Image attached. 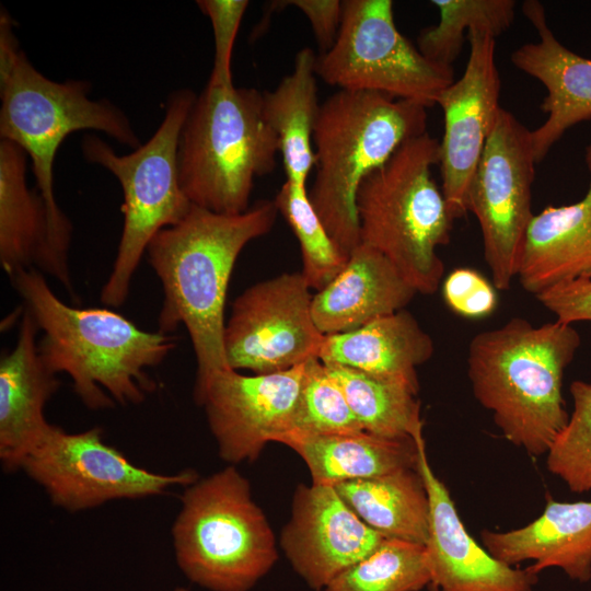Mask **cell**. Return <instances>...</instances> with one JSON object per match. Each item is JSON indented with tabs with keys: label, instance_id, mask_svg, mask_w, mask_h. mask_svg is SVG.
<instances>
[{
	"label": "cell",
	"instance_id": "6da1fadb",
	"mask_svg": "<svg viewBox=\"0 0 591 591\" xmlns=\"http://www.w3.org/2000/svg\"><path fill=\"white\" fill-rule=\"evenodd\" d=\"M277 213L274 200L256 201L239 215L192 205L181 221L159 231L148 245L149 264L163 289L158 331L186 328L197 363L194 391L229 368L223 349L229 281L243 248L271 230Z\"/></svg>",
	"mask_w": 591,
	"mask_h": 591
},
{
	"label": "cell",
	"instance_id": "7a4b0ae2",
	"mask_svg": "<svg viewBox=\"0 0 591 591\" xmlns=\"http://www.w3.org/2000/svg\"><path fill=\"white\" fill-rule=\"evenodd\" d=\"M10 279L43 333V361L53 373L70 376L73 392L89 409L137 405L155 391L149 369L175 349L176 336L143 331L111 309L68 305L36 268Z\"/></svg>",
	"mask_w": 591,
	"mask_h": 591
},
{
	"label": "cell",
	"instance_id": "3957f363",
	"mask_svg": "<svg viewBox=\"0 0 591 591\" xmlns=\"http://www.w3.org/2000/svg\"><path fill=\"white\" fill-rule=\"evenodd\" d=\"M90 85L57 82L30 61L7 13L0 19V136L20 146L32 160L36 189L47 209L53 278L73 293L69 267L72 224L54 193V162L62 141L78 130L101 131L121 144L140 141L128 117L108 101L89 97Z\"/></svg>",
	"mask_w": 591,
	"mask_h": 591
},
{
	"label": "cell",
	"instance_id": "277c9868",
	"mask_svg": "<svg viewBox=\"0 0 591 591\" xmlns=\"http://www.w3.org/2000/svg\"><path fill=\"white\" fill-rule=\"evenodd\" d=\"M580 341L572 324L535 326L513 317L470 343L467 375L475 398L491 412L503 437L530 455L546 454L568 422L563 378Z\"/></svg>",
	"mask_w": 591,
	"mask_h": 591
},
{
	"label": "cell",
	"instance_id": "5b68a950",
	"mask_svg": "<svg viewBox=\"0 0 591 591\" xmlns=\"http://www.w3.org/2000/svg\"><path fill=\"white\" fill-rule=\"evenodd\" d=\"M428 107L369 91L338 90L322 104L309 196L344 255L361 243L357 193L407 140L427 132Z\"/></svg>",
	"mask_w": 591,
	"mask_h": 591
},
{
	"label": "cell",
	"instance_id": "8992f818",
	"mask_svg": "<svg viewBox=\"0 0 591 591\" xmlns=\"http://www.w3.org/2000/svg\"><path fill=\"white\" fill-rule=\"evenodd\" d=\"M440 141L428 131L407 140L360 185L356 205L360 240L384 255L416 290L432 294L444 265L453 218L432 177Z\"/></svg>",
	"mask_w": 591,
	"mask_h": 591
},
{
	"label": "cell",
	"instance_id": "52a82bcc",
	"mask_svg": "<svg viewBox=\"0 0 591 591\" xmlns=\"http://www.w3.org/2000/svg\"><path fill=\"white\" fill-rule=\"evenodd\" d=\"M279 140L265 120L263 93L207 83L183 125L178 178L192 205L239 215L250 207L256 177L276 166Z\"/></svg>",
	"mask_w": 591,
	"mask_h": 591
},
{
	"label": "cell",
	"instance_id": "ba28073f",
	"mask_svg": "<svg viewBox=\"0 0 591 591\" xmlns=\"http://www.w3.org/2000/svg\"><path fill=\"white\" fill-rule=\"evenodd\" d=\"M171 534L179 570L209 591H248L278 559L270 524L234 465L185 486Z\"/></svg>",
	"mask_w": 591,
	"mask_h": 591
},
{
	"label": "cell",
	"instance_id": "9c48e42d",
	"mask_svg": "<svg viewBox=\"0 0 591 591\" xmlns=\"http://www.w3.org/2000/svg\"><path fill=\"white\" fill-rule=\"evenodd\" d=\"M196 94L188 89L172 92L164 118L143 144L119 155L94 135L83 137L81 149L86 161L109 171L120 183L124 202L123 231L117 254L101 290V301L121 306L131 279L154 235L176 224L192 208L178 178L179 135Z\"/></svg>",
	"mask_w": 591,
	"mask_h": 591
},
{
	"label": "cell",
	"instance_id": "30bf717a",
	"mask_svg": "<svg viewBox=\"0 0 591 591\" xmlns=\"http://www.w3.org/2000/svg\"><path fill=\"white\" fill-rule=\"evenodd\" d=\"M333 46L317 55L316 72L339 90L369 91L426 107L454 81L451 66L427 59L396 27L391 0H344Z\"/></svg>",
	"mask_w": 591,
	"mask_h": 591
},
{
	"label": "cell",
	"instance_id": "8fae6325",
	"mask_svg": "<svg viewBox=\"0 0 591 591\" xmlns=\"http://www.w3.org/2000/svg\"><path fill=\"white\" fill-rule=\"evenodd\" d=\"M21 470L54 506L70 512L113 500L164 495L199 478L193 470L161 474L136 465L104 441L100 427L70 433L51 424L26 454Z\"/></svg>",
	"mask_w": 591,
	"mask_h": 591
},
{
	"label": "cell",
	"instance_id": "7c38bea8",
	"mask_svg": "<svg viewBox=\"0 0 591 591\" xmlns=\"http://www.w3.org/2000/svg\"><path fill=\"white\" fill-rule=\"evenodd\" d=\"M537 164L532 130L500 108L467 190V211L476 217L494 287L510 288L530 221Z\"/></svg>",
	"mask_w": 591,
	"mask_h": 591
},
{
	"label": "cell",
	"instance_id": "4fadbf2b",
	"mask_svg": "<svg viewBox=\"0 0 591 591\" xmlns=\"http://www.w3.org/2000/svg\"><path fill=\"white\" fill-rule=\"evenodd\" d=\"M312 298L301 273H283L246 288L224 325L228 367L267 374L318 358L325 335L313 320Z\"/></svg>",
	"mask_w": 591,
	"mask_h": 591
},
{
	"label": "cell",
	"instance_id": "5bb4252c",
	"mask_svg": "<svg viewBox=\"0 0 591 591\" xmlns=\"http://www.w3.org/2000/svg\"><path fill=\"white\" fill-rule=\"evenodd\" d=\"M306 362L267 374L223 369L194 391L219 455L229 465L255 461L268 442L290 430Z\"/></svg>",
	"mask_w": 591,
	"mask_h": 591
},
{
	"label": "cell",
	"instance_id": "9a60e30c",
	"mask_svg": "<svg viewBox=\"0 0 591 591\" xmlns=\"http://www.w3.org/2000/svg\"><path fill=\"white\" fill-rule=\"evenodd\" d=\"M470 56L462 77L440 94L444 132L439 165L451 217L467 212V190L500 105V76L495 60L496 37L479 27L467 34Z\"/></svg>",
	"mask_w": 591,
	"mask_h": 591
},
{
	"label": "cell",
	"instance_id": "2e32d148",
	"mask_svg": "<svg viewBox=\"0 0 591 591\" xmlns=\"http://www.w3.org/2000/svg\"><path fill=\"white\" fill-rule=\"evenodd\" d=\"M384 540L350 509L333 485L312 483L294 490L280 547L293 570L311 589L320 591Z\"/></svg>",
	"mask_w": 591,
	"mask_h": 591
},
{
	"label": "cell",
	"instance_id": "e0dca14e",
	"mask_svg": "<svg viewBox=\"0 0 591 591\" xmlns=\"http://www.w3.org/2000/svg\"><path fill=\"white\" fill-rule=\"evenodd\" d=\"M415 441L417 470L430 506L425 544L430 587L436 591H533L537 573L497 560L468 534L448 488L429 464L424 436Z\"/></svg>",
	"mask_w": 591,
	"mask_h": 591
},
{
	"label": "cell",
	"instance_id": "ac0fdd59",
	"mask_svg": "<svg viewBox=\"0 0 591 591\" xmlns=\"http://www.w3.org/2000/svg\"><path fill=\"white\" fill-rule=\"evenodd\" d=\"M522 9L538 40L517 48L511 61L546 89L541 108L547 118L532 130L533 150L540 163L568 129L591 118V59L573 53L556 38L541 2L525 1Z\"/></svg>",
	"mask_w": 591,
	"mask_h": 591
},
{
	"label": "cell",
	"instance_id": "d6986e66",
	"mask_svg": "<svg viewBox=\"0 0 591 591\" xmlns=\"http://www.w3.org/2000/svg\"><path fill=\"white\" fill-rule=\"evenodd\" d=\"M38 331L24 309L16 344L0 360V461L7 473L21 470L49 428L44 408L60 385L38 352Z\"/></svg>",
	"mask_w": 591,
	"mask_h": 591
},
{
	"label": "cell",
	"instance_id": "ffe728a7",
	"mask_svg": "<svg viewBox=\"0 0 591 591\" xmlns=\"http://www.w3.org/2000/svg\"><path fill=\"white\" fill-rule=\"evenodd\" d=\"M417 294L395 266L360 243L339 274L312 298V316L323 335L354 331L397 312Z\"/></svg>",
	"mask_w": 591,
	"mask_h": 591
},
{
	"label": "cell",
	"instance_id": "44dd1931",
	"mask_svg": "<svg viewBox=\"0 0 591 591\" xmlns=\"http://www.w3.org/2000/svg\"><path fill=\"white\" fill-rule=\"evenodd\" d=\"M485 549L513 566L524 560L535 573L557 567L573 580L591 579V501L561 502L547 498L543 513L507 532L483 531Z\"/></svg>",
	"mask_w": 591,
	"mask_h": 591
},
{
	"label": "cell",
	"instance_id": "7402d4cb",
	"mask_svg": "<svg viewBox=\"0 0 591 591\" xmlns=\"http://www.w3.org/2000/svg\"><path fill=\"white\" fill-rule=\"evenodd\" d=\"M590 184L566 206H548L526 229L517 276L524 290L538 293L566 281L591 278V143L586 149Z\"/></svg>",
	"mask_w": 591,
	"mask_h": 591
},
{
	"label": "cell",
	"instance_id": "603a6c76",
	"mask_svg": "<svg viewBox=\"0 0 591 591\" xmlns=\"http://www.w3.org/2000/svg\"><path fill=\"white\" fill-rule=\"evenodd\" d=\"M433 351L430 335L403 309L354 331L326 335L318 359L402 382L418 393L417 367Z\"/></svg>",
	"mask_w": 591,
	"mask_h": 591
},
{
	"label": "cell",
	"instance_id": "cb8c5ba5",
	"mask_svg": "<svg viewBox=\"0 0 591 591\" xmlns=\"http://www.w3.org/2000/svg\"><path fill=\"white\" fill-rule=\"evenodd\" d=\"M27 153L0 141V263L11 278L36 268L50 275L51 256L46 205L26 183Z\"/></svg>",
	"mask_w": 591,
	"mask_h": 591
},
{
	"label": "cell",
	"instance_id": "d4e9b609",
	"mask_svg": "<svg viewBox=\"0 0 591 591\" xmlns=\"http://www.w3.org/2000/svg\"><path fill=\"white\" fill-rule=\"evenodd\" d=\"M286 444L305 462L313 484L336 485L416 468L415 439H391L366 431L331 436L285 434Z\"/></svg>",
	"mask_w": 591,
	"mask_h": 591
},
{
	"label": "cell",
	"instance_id": "484cf974",
	"mask_svg": "<svg viewBox=\"0 0 591 591\" xmlns=\"http://www.w3.org/2000/svg\"><path fill=\"white\" fill-rule=\"evenodd\" d=\"M317 55L301 48L289 74L263 93L265 120L279 140L286 179L306 185L315 166L313 136L321 104L317 99Z\"/></svg>",
	"mask_w": 591,
	"mask_h": 591
},
{
	"label": "cell",
	"instance_id": "4316f807",
	"mask_svg": "<svg viewBox=\"0 0 591 591\" xmlns=\"http://www.w3.org/2000/svg\"><path fill=\"white\" fill-rule=\"evenodd\" d=\"M334 487L350 509L383 537L425 546L430 506L417 467Z\"/></svg>",
	"mask_w": 591,
	"mask_h": 591
},
{
	"label": "cell",
	"instance_id": "83f0119b",
	"mask_svg": "<svg viewBox=\"0 0 591 591\" xmlns=\"http://www.w3.org/2000/svg\"><path fill=\"white\" fill-rule=\"evenodd\" d=\"M363 431L391 439L422 434L420 402L406 384L341 366H326Z\"/></svg>",
	"mask_w": 591,
	"mask_h": 591
},
{
	"label": "cell",
	"instance_id": "f1b7e54d",
	"mask_svg": "<svg viewBox=\"0 0 591 591\" xmlns=\"http://www.w3.org/2000/svg\"><path fill=\"white\" fill-rule=\"evenodd\" d=\"M440 13L437 25L422 30L417 48L429 60L451 66L459 57L465 33L484 28L495 37L506 32L515 16L513 0H433Z\"/></svg>",
	"mask_w": 591,
	"mask_h": 591
},
{
	"label": "cell",
	"instance_id": "f546056e",
	"mask_svg": "<svg viewBox=\"0 0 591 591\" xmlns=\"http://www.w3.org/2000/svg\"><path fill=\"white\" fill-rule=\"evenodd\" d=\"M431 584L424 545L385 538L335 577L324 591H419Z\"/></svg>",
	"mask_w": 591,
	"mask_h": 591
},
{
	"label": "cell",
	"instance_id": "4dcf8cb0",
	"mask_svg": "<svg viewBox=\"0 0 591 591\" xmlns=\"http://www.w3.org/2000/svg\"><path fill=\"white\" fill-rule=\"evenodd\" d=\"M274 202L298 239L302 258L300 273L311 289H323L344 268L348 257L326 230L311 202L306 185L286 179Z\"/></svg>",
	"mask_w": 591,
	"mask_h": 591
},
{
	"label": "cell",
	"instance_id": "1f68e13d",
	"mask_svg": "<svg viewBox=\"0 0 591 591\" xmlns=\"http://www.w3.org/2000/svg\"><path fill=\"white\" fill-rule=\"evenodd\" d=\"M358 431L363 430L341 389L318 358L310 359L291 428L286 434L331 436Z\"/></svg>",
	"mask_w": 591,
	"mask_h": 591
},
{
	"label": "cell",
	"instance_id": "d6a6232c",
	"mask_svg": "<svg viewBox=\"0 0 591 591\" xmlns=\"http://www.w3.org/2000/svg\"><path fill=\"white\" fill-rule=\"evenodd\" d=\"M573 409L566 427L547 451L548 471L573 493L591 491V384L570 385Z\"/></svg>",
	"mask_w": 591,
	"mask_h": 591
},
{
	"label": "cell",
	"instance_id": "836d02e7",
	"mask_svg": "<svg viewBox=\"0 0 591 591\" xmlns=\"http://www.w3.org/2000/svg\"><path fill=\"white\" fill-rule=\"evenodd\" d=\"M198 8L211 23L215 43L213 63L208 84L232 89V55L235 38L250 5L247 0H198Z\"/></svg>",
	"mask_w": 591,
	"mask_h": 591
},
{
	"label": "cell",
	"instance_id": "e575fe53",
	"mask_svg": "<svg viewBox=\"0 0 591 591\" xmlns=\"http://www.w3.org/2000/svg\"><path fill=\"white\" fill-rule=\"evenodd\" d=\"M442 294L453 312L470 318L491 314L498 303L494 286L470 268L451 271L443 281Z\"/></svg>",
	"mask_w": 591,
	"mask_h": 591
},
{
	"label": "cell",
	"instance_id": "d590c367",
	"mask_svg": "<svg viewBox=\"0 0 591 591\" xmlns=\"http://www.w3.org/2000/svg\"><path fill=\"white\" fill-rule=\"evenodd\" d=\"M286 7H294L308 19L320 54L326 53L334 44L344 14V3L340 0H282L269 2L265 16Z\"/></svg>",
	"mask_w": 591,
	"mask_h": 591
},
{
	"label": "cell",
	"instance_id": "8d00e7d4",
	"mask_svg": "<svg viewBox=\"0 0 591 591\" xmlns=\"http://www.w3.org/2000/svg\"><path fill=\"white\" fill-rule=\"evenodd\" d=\"M535 297L557 321L568 324L591 322V278L566 281Z\"/></svg>",
	"mask_w": 591,
	"mask_h": 591
},
{
	"label": "cell",
	"instance_id": "74e56055",
	"mask_svg": "<svg viewBox=\"0 0 591 591\" xmlns=\"http://www.w3.org/2000/svg\"><path fill=\"white\" fill-rule=\"evenodd\" d=\"M173 591H188V590L183 587H176Z\"/></svg>",
	"mask_w": 591,
	"mask_h": 591
}]
</instances>
